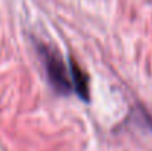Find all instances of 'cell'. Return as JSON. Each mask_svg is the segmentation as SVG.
<instances>
[{
  "instance_id": "1",
  "label": "cell",
  "mask_w": 152,
  "mask_h": 151,
  "mask_svg": "<svg viewBox=\"0 0 152 151\" xmlns=\"http://www.w3.org/2000/svg\"><path fill=\"white\" fill-rule=\"evenodd\" d=\"M37 52L42 58V62L46 70L48 80L50 86L59 95H68L72 92L69 68L59 55V52L45 43H37Z\"/></svg>"
},
{
  "instance_id": "2",
  "label": "cell",
  "mask_w": 152,
  "mask_h": 151,
  "mask_svg": "<svg viewBox=\"0 0 152 151\" xmlns=\"http://www.w3.org/2000/svg\"><path fill=\"white\" fill-rule=\"evenodd\" d=\"M68 68H69V77H71V85H72V92L83 99L84 102H89L90 99V91H89V76L81 70V67L74 61L72 56L68 59Z\"/></svg>"
},
{
  "instance_id": "3",
  "label": "cell",
  "mask_w": 152,
  "mask_h": 151,
  "mask_svg": "<svg viewBox=\"0 0 152 151\" xmlns=\"http://www.w3.org/2000/svg\"><path fill=\"white\" fill-rule=\"evenodd\" d=\"M140 113H142V119H143V122H145L146 127L152 132V116L151 114H148L145 110H140Z\"/></svg>"
}]
</instances>
